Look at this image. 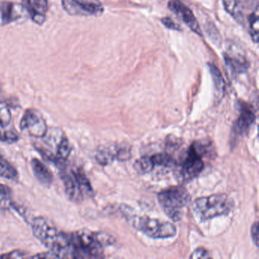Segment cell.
Instances as JSON below:
<instances>
[{
    "label": "cell",
    "instance_id": "1",
    "mask_svg": "<svg viewBox=\"0 0 259 259\" xmlns=\"http://www.w3.org/2000/svg\"><path fill=\"white\" fill-rule=\"evenodd\" d=\"M69 235V257L72 258H101L104 257V245L112 242L107 234L87 230Z\"/></svg>",
    "mask_w": 259,
    "mask_h": 259
},
{
    "label": "cell",
    "instance_id": "2",
    "mask_svg": "<svg viewBox=\"0 0 259 259\" xmlns=\"http://www.w3.org/2000/svg\"><path fill=\"white\" fill-rule=\"evenodd\" d=\"M34 236L58 257H69V233L60 231L52 222L37 217L31 222Z\"/></svg>",
    "mask_w": 259,
    "mask_h": 259
},
{
    "label": "cell",
    "instance_id": "3",
    "mask_svg": "<svg viewBox=\"0 0 259 259\" xmlns=\"http://www.w3.org/2000/svg\"><path fill=\"white\" fill-rule=\"evenodd\" d=\"M60 169L65 192L69 200L73 202H80L84 197L93 195L90 181L81 168L67 169L65 164Z\"/></svg>",
    "mask_w": 259,
    "mask_h": 259
},
{
    "label": "cell",
    "instance_id": "4",
    "mask_svg": "<svg viewBox=\"0 0 259 259\" xmlns=\"http://www.w3.org/2000/svg\"><path fill=\"white\" fill-rule=\"evenodd\" d=\"M158 201L164 213L172 221H180L185 207L191 202L190 194L182 186H174L161 191Z\"/></svg>",
    "mask_w": 259,
    "mask_h": 259
},
{
    "label": "cell",
    "instance_id": "5",
    "mask_svg": "<svg viewBox=\"0 0 259 259\" xmlns=\"http://www.w3.org/2000/svg\"><path fill=\"white\" fill-rule=\"evenodd\" d=\"M230 201L226 194H213L197 198L192 204V211L199 221H205L230 212Z\"/></svg>",
    "mask_w": 259,
    "mask_h": 259
},
{
    "label": "cell",
    "instance_id": "6",
    "mask_svg": "<svg viewBox=\"0 0 259 259\" xmlns=\"http://www.w3.org/2000/svg\"><path fill=\"white\" fill-rule=\"evenodd\" d=\"M128 217V222L134 228L153 239H166L172 237L177 233V228L171 223L148 217Z\"/></svg>",
    "mask_w": 259,
    "mask_h": 259
},
{
    "label": "cell",
    "instance_id": "7",
    "mask_svg": "<svg viewBox=\"0 0 259 259\" xmlns=\"http://www.w3.org/2000/svg\"><path fill=\"white\" fill-rule=\"evenodd\" d=\"M207 145L198 142L192 144L188 150L187 155L182 163L180 169V174L185 180L195 178L204 169L202 157L207 152Z\"/></svg>",
    "mask_w": 259,
    "mask_h": 259
},
{
    "label": "cell",
    "instance_id": "8",
    "mask_svg": "<svg viewBox=\"0 0 259 259\" xmlns=\"http://www.w3.org/2000/svg\"><path fill=\"white\" fill-rule=\"evenodd\" d=\"M62 5L71 16H100L104 13L99 0H62Z\"/></svg>",
    "mask_w": 259,
    "mask_h": 259
},
{
    "label": "cell",
    "instance_id": "9",
    "mask_svg": "<svg viewBox=\"0 0 259 259\" xmlns=\"http://www.w3.org/2000/svg\"><path fill=\"white\" fill-rule=\"evenodd\" d=\"M20 128L35 138L45 137L49 128L41 113L35 109H28L25 112L21 119Z\"/></svg>",
    "mask_w": 259,
    "mask_h": 259
},
{
    "label": "cell",
    "instance_id": "10",
    "mask_svg": "<svg viewBox=\"0 0 259 259\" xmlns=\"http://www.w3.org/2000/svg\"><path fill=\"white\" fill-rule=\"evenodd\" d=\"M137 168L141 172L148 174L157 167L174 168L176 161L169 154L159 153L152 156L142 157L136 162Z\"/></svg>",
    "mask_w": 259,
    "mask_h": 259
},
{
    "label": "cell",
    "instance_id": "11",
    "mask_svg": "<svg viewBox=\"0 0 259 259\" xmlns=\"http://www.w3.org/2000/svg\"><path fill=\"white\" fill-rule=\"evenodd\" d=\"M168 8L175 13L182 21L198 35L202 36L199 24L193 13L189 7H186L180 0H170L168 3Z\"/></svg>",
    "mask_w": 259,
    "mask_h": 259
},
{
    "label": "cell",
    "instance_id": "12",
    "mask_svg": "<svg viewBox=\"0 0 259 259\" xmlns=\"http://www.w3.org/2000/svg\"><path fill=\"white\" fill-rule=\"evenodd\" d=\"M23 7L34 23L42 25L46 21L48 0H22Z\"/></svg>",
    "mask_w": 259,
    "mask_h": 259
},
{
    "label": "cell",
    "instance_id": "13",
    "mask_svg": "<svg viewBox=\"0 0 259 259\" xmlns=\"http://www.w3.org/2000/svg\"><path fill=\"white\" fill-rule=\"evenodd\" d=\"M23 6L12 2H0V26L9 25L24 16Z\"/></svg>",
    "mask_w": 259,
    "mask_h": 259
},
{
    "label": "cell",
    "instance_id": "14",
    "mask_svg": "<svg viewBox=\"0 0 259 259\" xmlns=\"http://www.w3.org/2000/svg\"><path fill=\"white\" fill-rule=\"evenodd\" d=\"M255 119L254 110L246 103L239 102V116L235 123V132L239 136L245 134Z\"/></svg>",
    "mask_w": 259,
    "mask_h": 259
},
{
    "label": "cell",
    "instance_id": "15",
    "mask_svg": "<svg viewBox=\"0 0 259 259\" xmlns=\"http://www.w3.org/2000/svg\"><path fill=\"white\" fill-rule=\"evenodd\" d=\"M224 60L230 70L233 74H241L246 72L248 68V60L241 51L233 48L228 49L224 54Z\"/></svg>",
    "mask_w": 259,
    "mask_h": 259
},
{
    "label": "cell",
    "instance_id": "16",
    "mask_svg": "<svg viewBox=\"0 0 259 259\" xmlns=\"http://www.w3.org/2000/svg\"><path fill=\"white\" fill-rule=\"evenodd\" d=\"M245 23H248V31L254 43L258 42L259 11L257 0H250L249 7L245 18Z\"/></svg>",
    "mask_w": 259,
    "mask_h": 259
},
{
    "label": "cell",
    "instance_id": "17",
    "mask_svg": "<svg viewBox=\"0 0 259 259\" xmlns=\"http://www.w3.org/2000/svg\"><path fill=\"white\" fill-rule=\"evenodd\" d=\"M127 157H130V153H128V150L125 148L113 150L112 148L103 147L101 149L98 150L96 154V160L101 165L108 164L116 158L119 160H126Z\"/></svg>",
    "mask_w": 259,
    "mask_h": 259
},
{
    "label": "cell",
    "instance_id": "18",
    "mask_svg": "<svg viewBox=\"0 0 259 259\" xmlns=\"http://www.w3.org/2000/svg\"><path fill=\"white\" fill-rule=\"evenodd\" d=\"M248 0H223L224 8L239 23L243 25Z\"/></svg>",
    "mask_w": 259,
    "mask_h": 259
},
{
    "label": "cell",
    "instance_id": "19",
    "mask_svg": "<svg viewBox=\"0 0 259 259\" xmlns=\"http://www.w3.org/2000/svg\"><path fill=\"white\" fill-rule=\"evenodd\" d=\"M31 164L36 179L45 186H51L54 182V175L51 169L37 158H33Z\"/></svg>",
    "mask_w": 259,
    "mask_h": 259
},
{
    "label": "cell",
    "instance_id": "20",
    "mask_svg": "<svg viewBox=\"0 0 259 259\" xmlns=\"http://www.w3.org/2000/svg\"><path fill=\"white\" fill-rule=\"evenodd\" d=\"M208 67L213 78V84H214L215 97L217 99L221 100L225 92V81L219 69L214 65L209 63Z\"/></svg>",
    "mask_w": 259,
    "mask_h": 259
},
{
    "label": "cell",
    "instance_id": "21",
    "mask_svg": "<svg viewBox=\"0 0 259 259\" xmlns=\"http://www.w3.org/2000/svg\"><path fill=\"white\" fill-rule=\"evenodd\" d=\"M19 140V135L12 125L0 124V142L13 144Z\"/></svg>",
    "mask_w": 259,
    "mask_h": 259
},
{
    "label": "cell",
    "instance_id": "22",
    "mask_svg": "<svg viewBox=\"0 0 259 259\" xmlns=\"http://www.w3.org/2000/svg\"><path fill=\"white\" fill-rule=\"evenodd\" d=\"M19 177L17 169L5 157L0 154V177L14 180Z\"/></svg>",
    "mask_w": 259,
    "mask_h": 259
},
{
    "label": "cell",
    "instance_id": "23",
    "mask_svg": "<svg viewBox=\"0 0 259 259\" xmlns=\"http://www.w3.org/2000/svg\"><path fill=\"white\" fill-rule=\"evenodd\" d=\"M0 124L12 125V113L8 107L0 108Z\"/></svg>",
    "mask_w": 259,
    "mask_h": 259
},
{
    "label": "cell",
    "instance_id": "24",
    "mask_svg": "<svg viewBox=\"0 0 259 259\" xmlns=\"http://www.w3.org/2000/svg\"><path fill=\"white\" fill-rule=\"evenodd\" d=\"M26 256L25 251L21 250H14L10 252L5 253L4 254H0V258L10 259V258H22Z\"/></svg>",
    "mask_w": 259,
    "mask_h": 259
},
{
    "label": "cell",
    "instance_id": "25",
    "mask_svg": "<svg viewBox=\"0 0 259 259\" xmlns=\"http://www.w3.org/2000/svg\"><path fill=\"white\" fill-rule=\"evenodd\" d=\"M209 253L204 248H198L191 254V258H209Z\"/></svg>",
    "mask_w": 259,
    "mask_h": 259
},
{
    "label": "cell",
    "instance_id": "26",
    "mask_svg": "<svg viewBox=\"0 0 259 259\" xmlns=\"http://www.w3.org/2000/svg\"><path fill=\"white\" fill-rule=\"evenodd\" d=\"M13 194V191L7 185L0 183V198L4 200L9 199Z\"/></svg>",
    "mask_w": 259,
    "mask_h": 259
},
{
    "label": "cell",
    "instance_id": "27",
    "mask_svg": "<svg viewBox=\"0 0 259 259\" xmlns=\"http://www.w3.org/2000/svg\"><path fill=\"white\" fill-rule=\"evenodd\" d=\"M161 22L166 28H169V29L180 30L178 25L169 18H163V19H162Z\"/></svg>",
    "mask_w": 259,
    "mask_h": 259
},
{
    "label": "cell",
    "instance_id": "28",
    "mask_svg": "<svg viewBox=\"0 0 259 259\" xmlns=\"http://www.w3.org/2000/svg\"><path fill=\"white\" fill-rule=\"evenodd\" d=\"M257 222L254 223L251 227V237H252L253 241H254V244L256 246H257V241H258V238H257V233H258V229H257Z\"/></svg>",
    "mask_w": 259,
    "mask_h": 259
},
{
    "label": "cell",
    "instance_id": "29",
    "mask_svg": "<svg viewBox=\"0 0 259 259\" xmlns=\"http://www.w3.org/2000/svg\"><path fill=\"white\" fill-rule=\"evenodd\" d=\"M33 257H40V258H55L58 257L57 254H54L53 251H50L48 252L40 253V254H36L33 256Z\"/></svg>",
    "mask_w": 259,
    "mask_h": 259
}]
</instances>
